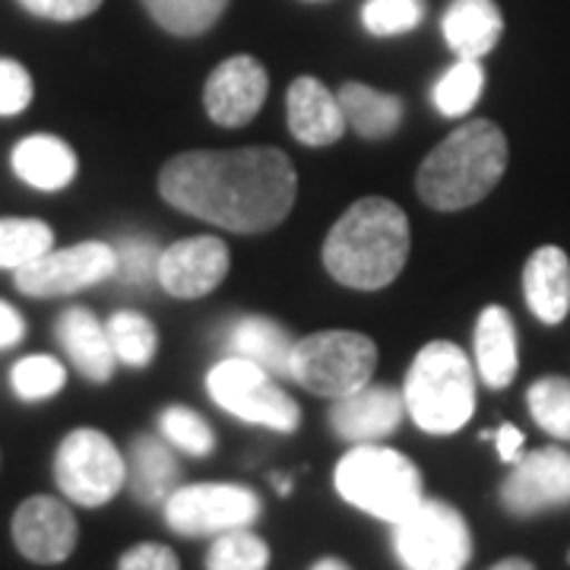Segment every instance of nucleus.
Returning a JSON list of instances; mask_svg holds the SVG:
<instances>
[{"label": "nucleus", "mask_w": 570, "mask_h": 570, "mask_svg": "<svg viewBox=\"0 0 570 570\" xmlns=\"http://www.w3.org/2000/svg\"><path fill=\"white\" fill-rule=\"evenodd\" d=\"M159 194L194 219L261 235L283 223L298 197V175L283 149H197L171 156L159 171Z\"/></svg>", "instance_id": "f257e3e1"}, {"label": "nucleus", "mask_w": 570, "mask_h": 570, "mask_svg": "<svg viewBox=\"0 0 570 570\" xmlns=\"http://www.w3.org/2000/svg\"><path fill=\"white\" fill-rule=\"evenodd\" d=\"M409 219L387 197L352 204L324 242L326 273L358 292L387 288L406 266Z\"/></svg>", "instance_id": "f03ea898"}, {"label": "nucleus", "mask_w": 570, "mask_h": 570, "mask_svg": "<svg viewBox=\"0 0 570 570\" xmlns=\"http://www.w3.org/2000/svg\"><path fill=\"white\" fill-rule=\"evenodd\" d=\"M508 171V137L494 121L475 118L456 127L419 165L415 190L428 209L456 213L485 200Z\"/></svg>", "instance_id": "7ed1b4c3"}, {"label": "nucleus", "mask_w": 570, "mask_h": 570, "mask_svg": "<svg viewBox=\"0 0 570 570\" xmlns=\"http://www.w3.org/2000/svg\"><path fill=\"white\" fill-rule=\"evenodd\" d=\"M403 400L425 434H456L475 412V371L466 352L448 340L428 343L409 367Z\"/></svg>", "instance_id": "20e7f679"}, {"label": "nucleus", "mask_w": 570, "mask_h": 570, "mask_svg": "<svg viewBox=\"0 0 570 570\" xmlns=\"http://www.w3.org/2000/svg\"><path fill=\"white\" fill-rule=\"evenodd\" d=\"M333 482L346 504L390 527L425 501L419 466L406 453L381 444H352V450L336 463Z\"/></svg>", "instance_id": "39448f33"}, {"label": "nucleus", "mask_w": 570, "mask_h": 570, "mask_svg": "<svg viewBox=\"0 0 570 570\" xmlns=\"http://www.w3.org/2000/svg\"><path fill=\"white\" fill-rule=\"evenodd\" d=\"M377 367V346L355 330H321L292 348L288 377L311 390L314 396L343 400L371 384Z\"/></svg>", "instance_id": "423d86ee"}, {"label": "nucleus", "mask_w": 570, "mask_h": 570, "mask_svg": "<svg viewBox=\"0 0 570 570\" xmlns=\"http://www.w3.org/2000/svg\"><path fill=\"white\" fill-rule=\"evenodd\" d=\"M206 390L213 403L247 425L292 434L302 425V409L279 387V381L247 358H225L206 374Z\"/></svg>", "instance_id": "0eeeda50"}, {"label": "nucleus", "mask_w": 570, "mask_h": 570, "mask_svg": "<svg viewBox=\"0 0 570 570\" xmlns=\"http://www.w3.org/2000/svg\"><path fill=\"white\" fill-rule=\"evenodd\" d=\"M393 554L403 570H466L472 532L463 513L448 501L425 498L419 508L393 523Z\"/></svg>", "instance_id": "6e6552de"}, {"label": "nucleus", "mask_w": 570, "mask_h": 570, "mask_svg": "<svg viewBox=\"0 0 570 570\" xmlns=\"http://www.w3.org/2000/svg\"><path fill=\"white\" fill-rule=\"evenodd\" d=\"M55 482L67 501L102 508L127 485V460L105 431L77 428L55 453Z\"/></svg>", "instance_id": "1a4fd4ad"}, {"label": "nucleus", "mask_w": 570, "mask_h": 570, "mask_svg": "<svg viewBox=\"0 0 570 570\" xmlns=\"http://www.w3.org/2000/svg\"><path fill=\"white\" fill-rule=\"evenodd\" d=\"M163 508L168 530L187 539H200V535H223L228 530L250 527L261 517V498L245 485L200 482L171 491Z\"/></svg>", "instance_id": "9d476101"}, {"label": "nucleus", "mask_w": 570, "mask_h": 570, "mask_svg": "<svg viewBox=\"0 0 570 570\" xmlns=\"http://www.w3.org/2000/svg\"><path fill=\"white\" fill-rule=\"evenodd\" d=\"M115 266H118L115 247L105 242H82L63 250L51 247L39 261L13 269V279L29 298H58L115 279Z\"/></svg>", "instance_id": "9b49d317"}, {"label": "nucleus", "mask_w": 570, "mask_h": 570, "mask_svg": "<svg viewBox=\"0 0 570 570\" xmlns=\"http://www.w3.org/2000/svg\"><path fill=\"white\" fill-rule=\"evenodd\" d=\"M501 504L513 517H535L542 510L570 504V453L539 448L523 453L501 485Z\"/></svg>", "instance_id": "f8f14e48"}, {"label": "nucleus", "mask_w": 570, "mask_h": 570, "mask_svg": "<svg viewBox=\"0 0 570 570\" xmlns=\"http://www.w3.org/2000/svg\"><path fill=\"white\" fill-rule=\"evenodd\" d=\"M80 539L73 510L51 494L26 498L13 513V542L32 564H61Z\"/></svg>", "instance_id": "ddd939ff"}, {"label": "nucleus", "mask_w": 570, "mask_h": 570, "mask_svg": "<svg viewBox=\"0 0 570 570\" xmlns=\"http://www.w3.org/2000/svg\"><path fill=\"white\" fill-rule=\"evenodd\" d=\"M266 92L269 77L264 63L250 55H235L209 73L204 86V108L219 127H245L261 115Z\"/></svg>", "instance_id": "4468645a"}, {"label": "nucleus", "mask_w": 570, "mask_h": 570, "mask_svg": "<svg viewBox=\"0 0 570 570\" xmlns=\"http://www.w3.org/2000/svg\"><path fill=\"white\" fill-rule=\"evenodd\" d=\"M228 266H232V254L223 238L197 235V238H184L165 247L156 283L163 285L168 295L190 302V298H204L216 285H223Z\"/></svg>", "instance_id": "2eb2a0df"}, {"label": "nucleus", "mask_w": 570, "mask_h": 570, "mask_svg": "<svg viewBox=\"0 0 570 570\" xmlns=\"http://www.w3.org/2000/svg\"><path fill=\"white\" fill-rule=\"evenodd\" d=\"M406 419L403 393L384 384H365L343 400H333L330 428L348 444H381Z\"/></svg>", "instance_id": "dca6fc26"}, {"label": "nucleus", "mask_w": 570, "mask_h": 570, "mask_svg": "<svg viewBox=\"0 0 570 570\" xmlns=\"http://www.w3.org/2000/svg\"><path fill=\"white\" fill-rule=\"evenodd\" d=\"M285 115L292 137L305 146H333L346 134L340 99L317 77H298L285 92Z\"/></svg>", "instance_id": "f3484780"}, {"label": "nucleus", "mask_w": 570, "mask_h": 570, "mask_svg": "<svg viewBox=\"0 0 570 570\" xmlns=\"http://www.w3.org/2000/svg\"><path fill=\"white\" fill-rule=\"evenodd\" d=\"M58 340L67 358L80 371L86 381L92 384H108L118 358L108 340V330L99 324V317L89 307H67L58 321Z\"/></svg>", "instance_id": "a211bd4d"}, {"label": "nucleus", "mask_w": 570, "mask_h": 570, "mask_svg": "<svg viewBox=\"0 0 570 570\" xmlns=\"http://www.w3.org/2000/svg\"><path fill=\"white\" fill-rule=\"evenodd\" d=\"M523 295L542 324H561L570 314V261L561 247L532 250L523 269Z\"/></svg>", "instance_id": "6ab92c4d"}, {"label": "nucleus", "mask_w": 570, "mask_h": 570, "mask_svg": "<svg viewBox=\"0 0 570 570\" xmlns=\"http://www.w3.org/2000/svg\"><path fill=\"white\" fill-rule=\"evenodd\" d=\"M475 365L479 377L491 390H504L513 384L520 355H517V326L504 307L489 305L475 324Z\"/></svg>", "instance_id": "aec40b11"}, {"label": "nucleus", "mask_w": 570, "mask_h": 570, "mask_svg": "<svg viewBox=\"0 0 570 570\" xmlns=\"http://www.w3.org/2000/svg\"><path fill=\"white\" fill-rule=\"evenodd\" d=\"M444 39L456 58L482 61L504 32V17L494 0H453L444 13Z\"/></svg>", "instance_id": "412c9836"}, {"label": "nucleus", "mask_w": 570, "mask_h": 570, "mask_svg": "<svg viewBox=\"0 0 570 570\" xmlns=\"http://www.w3.org/2000/svg\"><path fill=\"white\" fill-rule=\"evenodd\" d=\"M181 466L165 438L140 434L127 453V485L140 504H165V498L178 489Z\"/></svg>", "instance_id": "4be33fe9"}, {"label": "nucleus", "mask_w": 570, "mask_h": 570, "mask_svg": "<svg viewBox=\"0 0 570 570\" xmlns=\"http://www.w3.org/2000/svg\"><path fill=\"white\" fill-rule=\"evenodd\" d=\"M17 178L36 190H63L77 178V153L51 134H32L13 146Z\"/></svg>", "instance_id": "5701e85b"}, {"label": "nucleus", "mask_w": 570, "mask_h": 570, "mask_svg": "<svg viewBox=\"0 0 570 570\" xmlns=\"http://www.w3.org/2000/svg\"><path fill=\"white\" fill-rule=\"evenodd\" d=\"M228 343L238 358H247L257 367H264L276 381L288 377L295 340L288 336L283 324H276L269 317H242L228 330Z\"/></svg>", "instance_id": "b1692460"}, {"label": "nucleus", "mask_w": 570, "mask_h": 570, "mask_svg": "<svg viewBox=\"0 0 570 570\" xmlns=\"http://www.w3.org/2000/svg\"><path fill=\"white\" fill-rule=\"evenodd\" d=\"M336 99L343 105L348 127L355 134H362L365 140L393 137L396 127L403 124V99L381 92V89H371L365 82H343Z\"/></svg>", "instance_id": "393cba45"}, {"label": "nucleus", "mask_w": 570, "mask_h": 570, "mask_svg": "<svg viewBox=\"0 0 570 570\" xmlns=\"http://www.w3.org/2000/svg\"><path fill=\"white\" fill-rule=\"evenodd\" d=\"M146 13L163 26L165 32L194 39L209 32L223 20L228 0H140Z\"/></svg>", "instance_id": "a878e982"}, {"label": "nucleus", "mask_w": 570, "mask_h": 570, "mask_svg": "<svg viewBox=\"0 0 570 570\" xmlns=\"http://www.w3.org/2000/svg\"><path fill=\"white\" fill-rule=\"evenodd\" d=\"M482 92H485V70H482V61L460 58L453 67H448L441 73V80L434 82L431 99H434V108L444 118H463V115L472 111V105L482 99Z\"/></svg>", "instance_id": "bb28decb"}, {"label": "nucleus", "mask_w": 570, "mask_h": 570, "mask_svg": "<svg viewBox=\"0 0 570 570\" xmlns=\"http://www.w3.org/2000/svg\"><path fill=\"white\" fill-rule=\"evenodd\" d=\"M105 330H108L111 348H115V358L121 365L146 367L156 358L159 336H156V326L149 317H142L137 311H115Z\"/></svg>", "instance_id": "cd10ccee"}, {"label": "nucleus", "mask_w": 570, "mask_h": 570, "mask_svg": "<svg viewBox=\"0 0 570 570\" xmlns=\"http://www.w3.org/2000/svg\"><path fill=\"white\" fill-rule=\"evenodd\" d=\"M55 247V232L41 219H0V269H20Z\"/></svg>", "instance_id": "c85d7f7f"}, {"label": "nucleus", "mask_w": 570, "mask_h": 570, "mask_svg": "<svg viewBox=\"0 0 570 570\" xmlns=\"http://www.w3.org/2000/svg\"><path fill=\"white\" fill-rule=\"evenodd\" d=\"M535 425L558 441H570V377H539L527 393Z\"/></svg>", "instance_id": "c756f323"}, {"label": "nucleus", "mask_w": 570, "mask_h": 570, "mask_svg": "<svg viewBox=\"0 0 570 570\" xmlns=\"http://www.w3.org/2000/svg\"><path fill=\"white\" fill-rule=\"evenodd\" d=\"M269 568V546L250 527L228 530L216 535L206 551V570H266Z\"/></svg>", "instance_id": "7c9ffc66"}, {"label": "nucleus", "mask_w": 570, "mask_h": 570, "mask_svg": "<svg viewBox=\"0 0 570 570\" xmlns=\"http://www.w3.org/2000/svg\"><path fill=\"white\" fill-rule=\"evenodd\" d=\"M10 381H13V393L22 403H41V400H51L61 393L67 384V367L51 355H26L13 365Z\"/></svg>", "instance_id": "2f4dec72"}, {"label": "nucleus", "mask_w": 570, "mask_h": 570, "mask_svg": "<svg viewBox=\"0 0 570 570\" xmlns=\"http://www.w3.org/2000/svg\"><path fill=\"white\" fill-rule=\"evenodd\" d=\"M159 431L175 450H181L187 456H209L216 448V434L206 425L204 415H197L187 406H168L159 415Z\"/></svg>", "instance_id": "473e14b6"}, {"label": "nucleus", "mask_w": 570, "mask_h": 570, "mask_svg": "<svg viewBox=\"0 0 570 570\" xmlns=\"http://www.w3.org/2000/svg\"><path fill=\"white\" fill-rule=\"evenodd\" d=\"M425 20V0H367L362 7V26L377 39L412 32Z\"/></svg>", "instance_id": "72a5a7b5"}, {"label": "nucleus", "mask_w": 570, "mask_h": 570, "mask_svg": "<svg viewBox=\"0 0 570 570\" xmlns=\"http://www.w3.org/2000/svg\"><path fill=\"white\" fill-rule=\"evenodd\" d=\"M115 257H118L115 276L124 279L127 285H146L153 283V279H159V257H163V250L153 242L127 238V242L115 247Z\"/></svg>", "instance_id": "f704fd0d"}, {"label": "nucleus", "mask_w": 570, "mask_h": 570, "mask_svg": "<svg viewBox=\"0 0 570 570\" xmlns=\"http://www.w3.org/2000/svg\"><path fill=\"white\" fill-rule=\"evenodd\" d=\"M32 102V77L20 61L0 58V118L22 115Z\"/></svg>", "instance_id": "c9c22d12"}, {"label": "nucleus", "mask_w": 570, "mask_h": 570, "mask_svg": "<svg viewBox=\"0 0 570 570\" xmlns=\"http://www.w3.org/2000/svg\"><path fill=\"white\" fill-rule=\"evenodd\" d=\"M20 7L41 20L77 22L92 17L102 7V0H20Z\"/></svg>", "instance_id": "e433bc0d"}, {"label": "nucleus", "mask_w": 570, "mask_h": 570, "mask_svg": "<svg viewBox=\"0 0 570 570\" xmlns=\"http://www.w3.org/2000/svg\"><path fill=\"white\" fill-rule=\"evenodd\" d=\"M118 570H181V561L163 542H140L124 551Z\"/></svg>", "instance_id": "4c0bfd02"}, {"label": "nucleus", "mask_w": 570, "mask_h": 570, "mask_svg": "<svg viewBox=\"0 0 570 570\" xmlns=\"http://www.w3.org/2000/svg\"><path fill=\"white\" fill-rule=\"evenodd\" d=\"M22 336H26V321L20 317V311L0 302V348L17 346Z\"/></svg>", "instance_id": "58836bf2"}, {"label": "nucleus", "mask_w": 570, "mask_h": 570, "mask_svg": "<svg viewBox=\"0 0 570 570\" xmlns=\"http://www.w3.org/2000/svg\"><path fill=\"white\" fill-rule=\"evenodd\" d=\"M491 441L498 444V456H501L504 463H517V460L523 456V431L517 425H501L494 431Z\"/></svg>", "instance_id": "ea45409f"}, {"label": "nucleus", "mask_w": 570, "mask_h": 570, "mask_svg": "<svg viewBox=\"0 0 570 570\" xmlns=\"http://www.w3.org/2000/svg\"><path fill=\"white\" fill-rule=\"evenodd\" d=\"M489 570H535V568H532L527 558H504V561H498V564Z\"/></svg>", "instance_id": "a19ab883"}, {"label": "nucleus", "mask_w": 570, "mask_h": 570, "mask_svg": "<svg viewBox=\"0 0 570 570\" xmlns=\"http://www.w3.org/2000/svg\"><path fill=\"white\" fill-rule=\"evenodd\" d=\"M311 570H352V568H348L346 561H340V558H321V561H317Z\"/></svg>", "instance_id": "79ce46f5"}, {"label": "nucleus", "mask_w": 570, "mask_h": 570, "mask_svg": "<svg viewBox=\"0 0 570 570\" xmlns=\"http://www.w3.org/2000/svg\"><path fill=\"white\" fill-rule=\"evenodd\" d=\"M273 485H276V489H279V494H288V491H292V479H288V475H273Z\"/></svg>", "instance_id": "37998d69"}, {"label": "nucleus", "mask_w": 570, "mask_h": 570, "mask_svg": "<svg viewBox=\"0 0 570 570\" xmlns=\"http://www.w3.org/2000/svg\"><path fill=\"white\" fill-rule=\"evenodd\" d=\"M568 564H570V551H568Z\"/></svg>", "instance_id": "c03bdc74"}]
</instances>
